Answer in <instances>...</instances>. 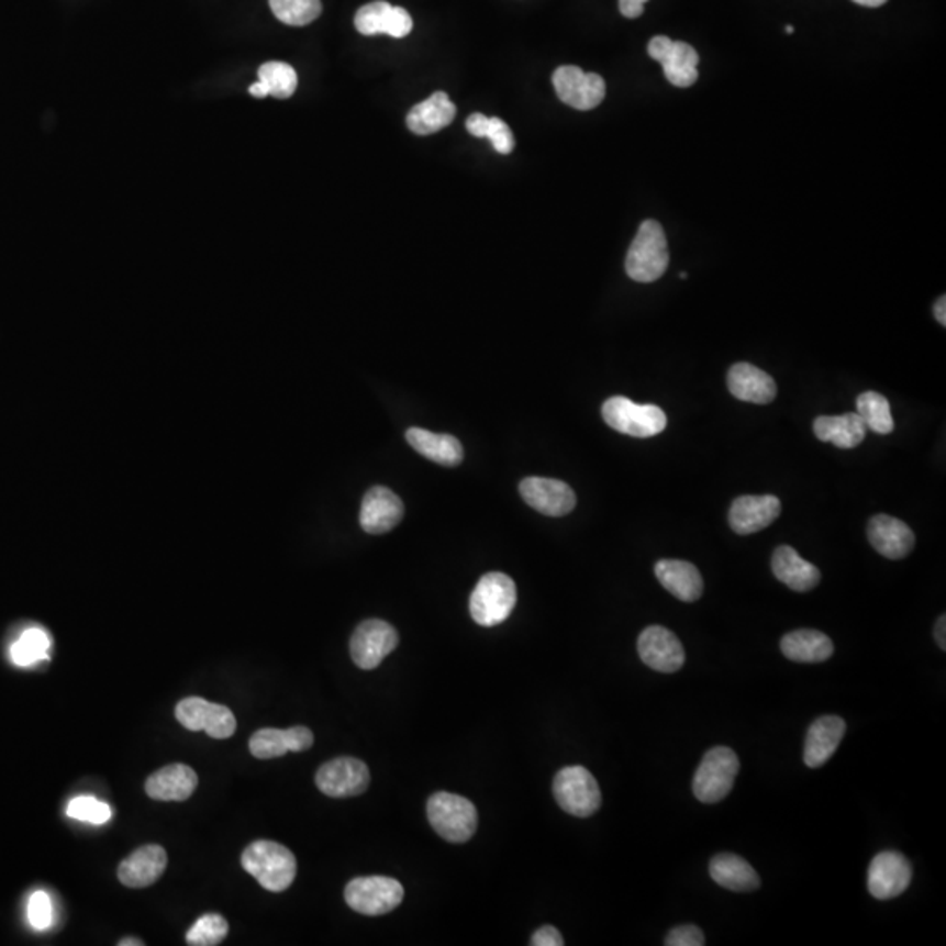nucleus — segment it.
Masks as SVG:
<instances>
[{
	"instance_id": "nucleus-30",
	"label": "nucleus",
	"mask_w": 946,
	"mask_h": 946,
	"mask_svg": "<svg viewBox=\"0 0 946 946\" xmlns=\"http://www.w3.org/2000/svg\"><path fill=\"white\" fill-rule=\"evenodd\" d=\"M813 433L822 442H830L839 449H854L866 438L865 421L859 414L821 415L813 423Z\"/></svg>"
},
{
	"instance_id": "nucleus-19",
	"label": "nucleus",
	"mask_w": 946,
	"mask_h": 946,
	"mask_svg": "<svg viewBox=\"0 0 946 946\" xmlns=\"http://www.w3.org/2000/svg\"><path fill=\"white\" fill-rule=\"evenodd\" d=\"M782 512V503L777 497H739L730 510V526L738 535H753L763 532L777 521Z\"/></svg>"
},
{
	"instance_id": "nucleus-35",
	"label": "nucleus",
	"mask_w": 946,
	"mask_h": 946,
	"mask_svg": "<svg viewBox=\"0 0 946 946\" xmlns=\"http://www.w3.org/2000/svg\"><path fill=\"white\" fill-rule=\"evenodd\" d=\"M467 130L474 137L489 138L494 149L502 155H509L514 149V134L500 118H488L480 113L471 114L467 120Z\"/></svg>"
},
{
	"instance_id": "nucleus-23",
	"label": "nucleus",
	"mask_w": 946,
	"mask_h": 946,
	"mask_svg": "<svg viewBox=\"0 0 946 946\" xmlns=\"http://www.w3.org/2000/svg\"><path fill=\"white\" fill-rule=\"evenodd\" d=\"M847 724L838 715H824L810 726L804 739L803 759L809 768H821L838 750Z\"/></svg>"
},
{
	"instance_id": "nucleus-49",
	"label": "nucleus",
	"mask_w": 946,
	"mask_h": 946,
	"mask_svg": "<svg viewBox=\"0 0 946 946\" xmlns=\"http://www.w3.org/2000/svg\"><path fill=\"white\" fill-rule=\"evenodd\" d=\"M786 31H787V34H792V32H794V26L789 25V26H787Z\"/></svg>"
},
{
	"instance_id": "nucleus-34",
	"label": "nucleus",
	"mask_w": 946,
	"mask_h": 946,
	"mask_svg": "<svg viewBox=\"0 0 946 946\" xmlns=\"http://www.w3.org/2000/svg\"><path fill=\"white\" fill-rule=\"evenodd\" d=\"M52 638L41 627H29L11 645V659L18 666H34L48 659Z\"/></svg>"
},
{
	"instance_id": "nucleus-24",
	"label": "nucleus",
	"mask_w": 946,
	"mask_h": 946,
	"mask_svg": "<svg viewBox=\"0 0 946 946\" xmlns=\"http://www.w3.org/2000/svg\"><path fill=\"white\" fill-rule=\"evenodd\" d=\"M727 388L731 394L742 402L757 403V405H766L777 398V382L774 377L745 361L730 368Z\"/></svg>"
},
{
	"instance_id": "nucleus-3",
	"label": "nucleus",
	"mask_w": 946,
	"mask_h": 946,
	"mask_svg": "<svg viewBox=\"0 0 946 946\" xmlns=\"http://www.w3.org/2000/svg\"><path fill=\"white\" fill-rule=\"evenodd\" d=\"M517 603L514 580L502 571L486 574L471 591L470 615L479 626L493 627L505 623Z\"/></svg>"
},
{
	"instance_id": "nucleus-36",
	"label": "nucleus",
	"mask_w": 946,
	"mask_h": 946,
	"mask_svg": "<svg viewBox=\"0 0 946 946\" xmlns=\"http://www.w3.org/2000/svg\"><path fill=\"white\" fill-rule=\"evenodd\" d=\"M258 81L264 82L268 96L276 99H290L297 90L299 78L291 65L285 62H267L258 70Z\"/></svg>"
},
{
	"instance_id": "nucleus-18",
	"label": "nucleus",
	"mask_w": 946,
	"mask_h": 946,
	"mask_svg": "<svg viewBox=\"0 0 946 946\" xmlns=\"http://www.w3.org/2000/svg\"><path fill=\"white\" fill-rule=\"evenodd\" d=\"M403 502L391 489L376 486L365 494L359 510V524L370 535H382L403 519Z\"/></svg>"
},
{
	"instance_id": "nucleus-45",
	"label": "nucleus",
	"mask_w": 946,
	"mask_h": 946,
	"mask_svg": "<svg viewBox=\"0 0 946 946\" xmlns=\"http://www.w3.org/2000/svg\"><path fill=\"white\" fill-rule=\"evenodd\" d=\"M934 315H936V321H938L942 326H946V299L942 297V299L936 302L934 305Z\"/></svg>"
},
{
	"instance_id": "nucleus-42",
	"label": "nucleus",
	"mask_w": 946,
	"mask_h": 946,
	"mask_svg": "<svg viewBox=\"0 0 946 946\" xmlns=\"http://www.w3.org/2000/svg\"><path fill=\"white\" fill-rule=\"evenodd\" d=\"M532 945L563 946L565 945V939H563L561 933H559L556 927H553V925H544V927H541V930L535 931V934H533Z\"/></svg>"
},
{
	"instance_id": "nucleus-28",
	"label": "nucleus",
	"mask_w": 946,
	"mask_h": 946,
	"mask_svg": "<svg viewBox=\"0 0 946 946\" xmlns=\"http://www.w3.org/2000/svg\"><path fill=\"white\" fill-rule=\"evenodd\" d=\"M407 442L412 449L442 467H458L463 461V445L458 438L445 433H433L423 429L407 430Z\"/></svg>"
},
{
	"instance_id": "nucleus-31",
	"label": "nucleus",
	"mask_w": 946,
	"mask_h": 946,
	"mask_svg": "<svg viewBox=\"0 0 946 946\" xmlns=\"http://www.w3.org/2000/svg\"><path fill=\"white\" fill-rule=\"evenodd\" d=\"M710 877L717 886L733 892H753L760 887L756 869L735 854H719L710 860Z\"/></svg>"
},
{
	"instance_id": "nucleus-7",
	"label": "nucleus",
	"mask_w": 946,
	"mask_h": 946,
	"mask_svg": "<svg viewBox=\"0 0 946 946\" xmlns=\"http://www.w3.org/2000/svg\"><path fill=\"white\" fill-rule=\"evenodd\" d=\"M553 792L559 806L574 817H591L600 810V786L583 766L559 769L554 777Z\"/></svg>"
},
{
	"instance_id": "nucleus-15",
	"label": "nucleus",
	"mask_w": 946,
	"mask_h": 946,
	"mask_svg": "<svg viewBox=\"0 0 946 946\" xmlns=\"http://www.w3.org/2000/svg\"><path fill=\"white\" fill-rule=\"evenodd\" d=\"M638 654L648 668L659 674H675L686 663V650L680 639L663 626H648L639 633Z\"/></svg>"
},
{
	"instance_id": "nucleus-39",
	"label": "nucleus",
	"mask_w": 946,
	"mask_h": 946,
	"mask_svg": "<svg viewBox=\"0 0 946 946\" xmlns=\"http://www.w3.org/2000/svg\"><path fill=\"white\" fill-rule=\"evenodd\" d=\"M67 815L91 824H105L111 819V809L96 798H76L67 806Z\"/></svg>"
},
{
	"instance_id": "nucleus-9",
	"label": "nucleus",
	"mask_w": 946,
	"mask_h": 946,
	"mask_svg": "<svg viewBox=\"0 0 946 946\" xmlns=\"http://www.w3.org/2000/svg\"><path fill=\"white\" fill-rule=\"evenodd\" d=\"M176 719L190 731H205L211 738H232L237 731L235 715L225 704L203 698H185L176 706Z\"/></svg>"
},
{
	"instance_id": "nucleus-5",
	"label": "nucleus",
	"mask_w": 946,
	"mask_h": 946,
	"mask_svg": "<svg viewBox=\"0 0 946 946\" xmlns=\"http://www.w3.org/2000/svg\"><path fill=\"white\" fill-rule=\"evenodd\" d=\"M426 815L433 830L445 842L465 843L476 834L477 809L463 795L450 792L433 794L426 804Z\"/></svg>"
},
{
	"instance_id": "nucleus-26",
	"label": "nucleus",
	"mask_w": 946,
	"mask_h": 946,
	"mask_svg": "<svg viewBox=\"0 0 946 946\" xmlns=\"http://www.w3.org/2000/svg\"><path fill=\"white\" fill-rule=\"evenodd\" d=\"M654 571L663 588L677 600L694 603L703 594V577L692 563L661 559L657 561Z\"/></svg>"
},
{
	"instance_id": "nucleus-29",
	"label": "nucleus",
	"mask_w": 946,
	"mask_h": 946,
	"mask_svg": "<svg viewBox=\"0 0 946 946\" xmlns=\"http://www.w3.org/2000/svg\"><path fill=\"white\" fill-rule=\"evenodd\" d=\"M454 118H456V105L450 102L447 93L437 91L409 111L407 126L414 134L430 135L449 126Z\"/></svg>"
},
{
	"instance_id": "nucleus-10",
	"label": "nucleus",
	"mask_w": 946,
	"mask_h": 946,
	"mask_svg": "<svg viewBox=\"0 0 946 946\" xmlns=\"http://www.w3.org/2000/svg\"><path fill=\"white\" fill-rule=\"evenodd\" d=\"M648 57L659 62L668 81L677 88H689L698 81L700 55L691 44L656 35L648 43Z\"/></svg>"
},
{
	"instance_id": "nucleus-11",
	"label": "nucleus",
	"mask_w": 946,
	"mask_h": 946,
	"mask_svg": "<svg viewBox=\"0 0 946 946\" xmlns=\"http://www.w3.org/2000/svg\"><path fill=\"white\" fill-rule=\"evenodd\" d=\"M559 100L577 111H591L603 102L606 85L601 76L583 73L577 65H563L553 76Z\"/></svg>"
},
{
	"instance_id": "nucleus-16",
	"label": "nucleus",
	"mask_w": 946,
	"mask_h": 946,
	"mask_svg": "<svg viewBox=\"0 0 946 946\" xmlns=\"http://www.w3.org/2000/svg\"><path fill=\"white\" fill-rule=\"evenodd\" d=\"M519 493L527 505L549 517L570 514L577 505L574 489L563 480L527 477L519 485Z\"/></svg>"
},
{
	"instance_id": "nucleus-27",
	"label": "nucleus",
	"mask_w": 946,
	"mask_h": 946,
	"mask_svg": "<svg viewBox=\"0 0 946 946\" xmlns=\"http://www.w3.org/2000/svg\"><path fill=\"white\" fill-rule=\"evenodd\" d=\"M775 577L787 588L798 592H809L821 582V571L812 563L804 561L800 554L789 545H780L771 558Z\"/></svg>"
},
{
	"instance_id": "nucleus-32",
	"label": "nucleus",
	"mask_w": 946,
	"mask_h": 946,
	"mask_svg": "<svg viewBox=\"0 0 946 946\" xmlns=\"http://www.w3.org/2000/svg\"><path fill=\"white\" fill-rule=\"evenodd\" d=\"M780 648L794 663H824L834 653L833 639L817 630L791 631L783 636Z\"/></svg>"
},
{
	"instance_id": "nucleus-8",
	"label": "nucleus",
	"mask_w": 946,
	"mask_h": 946,
	"mask_svg": "<svg viewBox=\"0 0 946 946\" xmlns=\"http://www.w3.org/2000/svg\"><path fill=\"white\" fill-rule=\"evenodd\" d=\"M405 895L402 883L389 877H359L347 883V906L361 915H386L400 906Z\"/></svg>"
},
{
	"instance_id": "nucleus-37",
	"label": "nucleus",
	"mask_w": 946,
	"mask_h": 946,
	"mask_svg": "<svg viewBox=\"0 0 946 946\" xmlns=\"http://www.w3.org/2000/svg\"><path fill=\"white\" fill-rule=\"evenodd\" d=\"M268 2L277 20L291 26L309 25L323 11L321 0H268Z\"/></svg>"
},
{
	"instance_id": "nucleus-12",
	"label": "nucleus",
	"mask_w": 946,
	"mask_h": 946,
	"mask_svg": "<svg viewBox=\"0 0 946 946\" xmlns=\"http://www.w3.org/2000/svg\"><path fill=\"white\" fill-rule=\"evenodd\" d=\"M315 786L330 798H353L370 786V771L364 760L337 757L324 763L315 774Z\"/></svg>"
},
{
	"instance_id": "nucleus-14",
	"label": "nucleus",
	"mask_w": 946,
	"mask_h": 946,
	"mask_svg": "<svg viewBox=\"0 0 946 946\" xmlns=\"http://www.w3.org/2000/svg\"><path fill=\"white\" fill-rule=\"evenodd\" d=\"M910 860L901 852H880L868 868V890L875 899H894L912 883Z\"/></svg>"
},
{
	"instance_id": "nucleus-17",
	"label": "nucleus",
	"mask_w": 946,
	"mask_h": 946,
	"mask_svg": "<svg viewBox=\"0 0 946 946\" xmlns=\"http://www.w3.org/2000/svg\"><path fill=\"white\" fill-rule=\"evenodd\" d=\"M355 25L359 34H386L400 40L411 34L414 22L407 9L394 8L385 0H376L358 9Z\"/></svg>"
},
{
	"instance_id": "nucleus-46",
	"label": "nucleus",
	"mask_w": 946,
	"mask_h": 946,
	"mask_svg": "<svg viewBox=\"0 0 946 946\" xmlns=\"http://www.w3.org/2000/svg\"><path fill=\"white\" fill-rule=\"evenodd\" d=\"M249 93H252L253 97H256V99H265V97H268L267 88H265L264 82L259 81L249 87Z\"/></svg>"
},
{
	"instance_id": "nucleus-20",
	"label": "nucleus",
	"mask_w": 946,
	"mask_h": 946,
	"mask_svg": "<svg viewBox=\"0 0 946 946\" xmlns=\"http://www.w3.org/2000/svg\"><path fill=\"white\" fill-rule=\"evenodd\" d=\"M869 544L887 559H903L915 547V533L901 519L875 515L868 524Z\"/></svg>"
},
{
	"instance_id": "nucleus-33",
	"label": "nucleus",
	"mask_w": 946,
	"mask_h": 946,
	"mask_svg": "<svg viewBox=\"0 0 946 946\" xmlns=\"http://www.w3.org/2000/svg\"><path fill=\"white\" fill-rule=\"evenodd\" d=\"M857 414L865 421L866 429L878 435H889L894 432V418L890 403L883 394L866 391L857 398Z\"/></svg>"
},
{
	"instance_id": "nucleus-47",
	"label": "nucleus",
	"mask_w": 946,
	"mask_h": 946,
	"mask_svg": "<svg viewBox=\"0 0 946 946\" xmlns=\"http://www.w3.org/2000/svg\"><path fill=\"white\" fill-rule=\"evenodd\" d=\"M856 4L865 5V8H880L886 4L887 0H854Z\"/></svg>"
},
{
	"instance_id": "nucleus-48",
	"label": "nucleus",
	"mask_w": 946,
	"mask_h": 946,
	"mask_svg": "<svg viewBox=\"0 0 946 946\" xmlns=\"http://www.w3.org/2000/svg\"><path fill=\"white\" fill-rule=\"evenodd\" d=\"M118 945H120V946H143L144 942H138V939H135V938H125V939H122V942H118Z\"/></svg>"
},
{
	"instance_id": "nucleus-4",
	"label": "nucleus",
	"mask_w": 946,
	"mask_h": 946,
	"mask_svg": "<svg viewBox=\"0 0 946 946\" xmlns=\"http://www.w3.org/2000/svg\"><path fill=\"white\" fill-rule=\"evenodd\" d=\"M738 771L739 759L733 748H710L695 769L694 780H692L695 800L706 804L724 800L733 791Z\"/></svg>"
},
{
	"instance_id": "nucleus-38",
	"label": "nucleus",
	"mask_w": 946,
	"mask_h": 946,
	"mask_svg": "<svg viewBox=\"0 0 946 946\" xmlns=\"http://www.w3.org/2000/svg\"><path fill=\"white\" fill-rule=\"evenodd\" d=\"M226 934H229V922L218 913H208L188 931L187 943L191 946H216L223 943Z\"/></svg>"
},
{
	"instance_id": "nucleus-1",
	"label": "nucleus",
	"mask_w": 946,
	"mask_h": 946,
	"mask_svg": "<svg viewBox=\"0 0 946 946\" xmlns=\"http://www.w3.org/2000/svg\"><path fill=\"white\" fill-rule=\"evenodd\" d=\"M243 868L256 878V882L270 892H285L297 877V859L285 845L270 839L253 842L243 852Z\"/></svg>"
},
{
	"instance_id": "nucleus-22",
	"label": "nucleus",
	"mask_w": 946,
	"mask_h": 946,
	"mask_svg": "<svg viewBox=\"0 0 946 946\" xmlns=\"http://www.w3.org/2000/svg\"><path fill=\"white\" fill-rule=\"evenodd\" d=\"M167 868V852L160 845H144L132 852L120 868L118 878L129 889L153 886Z\"/></svg>"
},
{
	"instance_id": "nucleus-25",
	"label": "nucleus",
	"mask_w": 946,
	"mask_h": 946,
	"mask_svg": "<svg viewBox=\"0 0 946 946\" xmlns=\"http://www.w3.org/2000/svg\"><path fill=\"white\" fill-rule=\"evenodd\" d=\"M199 786V777L187 765H170L147 778L146 794L156 801H185Z\"/></svg>"
},
{
	"instance_id": "nucleus-2",
	"label": "nucleus",
	"mask_w": 946,
	"mask_h": 946,
	"mask_svg": "<svg viewBox=\"0 0 946 946\" xmlns=\"http://www.w3.org/2000/svg\"><path fill=\"white\" fill-rule=\"evenodd\" d=\"M668 265L670 252L665 230L657 221H644L627 252V276L636 282H654L661 279Z\"/></svg>"
},
{
	"instance_id": "nucleus-44",
	"label": "nucleus",
	"mask_w": 946,
	"mask_h": 946,
	"mask_svg": "<svg viewBox=\"0 0 946 946\" xmlns=\"http://www.w3.org/2000/svg\"><path fill=\"white\" fill-rule=\"evenodd\" d=\"M945 631L946 617L945 615H942V617L938 619V623H936V627H934V636H936V642H938L939 648H942V650H946Z\"/></svg>"
},
{
	"instance_id": "nucleus-41",
	"label": "nucleus",
	"mask_w": 946,
	"mask_h": 946,
	"mask_svg": "<svg viewBox=\"0 0 946 946\" xmlns=\"http://www.w3.org/2000/svg\"><path fill=\"white\" fill-rule=\"evenodd\" d=\"M666 946H703L704 934L695 925H679L668 933L665 939Z\"/></svg>"
},
{
	"instance_id": "nucleus-13",
	"label": "nucleus",
	"mask_w": 946,
	"mask_h": 946,
	"mask_svg": "<svg viewBox=\"0 0 946 946\" xmlns=\"http://www.w3.org/2000/svg\"><path fill=\"white\" fill-rule=\"evenodd\" d=\"M398 645V633L380 619H368L350 636V657L361 670H376Z\"/></svg>"
},
{
	"instance_id": "nucleus-21",
	"label": "nucleus",
	"mask_w": 946,
	"mask_h": 946,
	"mask_svg": "<svg viewBox=\"0 0 946 946\" xmlns=\"http://www.w3.org/2000/svg\"><path fill=\"white\" fill-rule=\"evenodd\" d=\"M314 745V735L305 726H294L290 730L256 731L249 739V750L256 759H274L288 753H305Z\"/></svg>"
},
{
	"instance_id": "nucleus-40",
	"label": "nucleus",
	"mask_w": 946,
	"mask_h": 946,
	"mask_svg": "<svg viewBox=\"0 0 946 946\" xmlns=\"http://www.w3.org/2000/svg\"><path fill=\"white\" fill-rule=\"evenodd\" d=\"M52 899L46 892L40 890L32 894L31 903H29V921H31L34 930H46L52 924Z\"/></svg>"
},
{
	"instance_id": "nucleus-43",
	"label": "nucleus",
	"mask_w": 946,
	"mask_h": 946,
	"mask_svg": "<svg viewBox=\"0 0 946 946\" xmlns=\"http://www.w3.org/2000/svg\"><path fill=\"white\" fill-rule=\"evenodd\" d=\"M648 0H619V11L623 16L630 18H638L644 14V5Z\"/></svg>"
},
{
	"instance_id": "nucleus-6",
	"label": "nucleus",
	"mask_w": 946,
	"mask_h": 946,
	"mask_svg": "<svg viewBox=\"0 0 946 946\" xmlns=\"http://www.w3.org/2000/svg\"><path fill=\"white\" fill-rule=\"evenodd\" d=\"M601 415L610 429L636 438L656 437L668 424V418L659 407L638 405L624 397L609 398L601 407Z\"/></svg>"
}]
</instances>
